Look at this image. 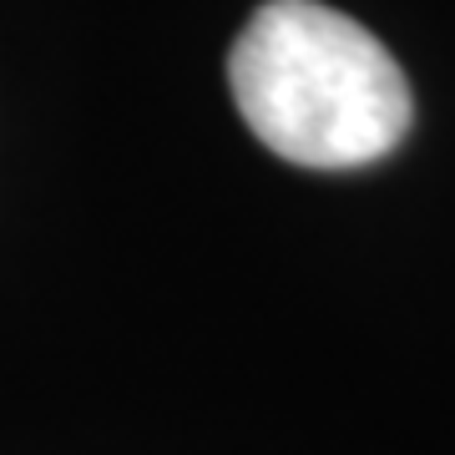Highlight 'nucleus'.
I'll list each match as a JSON object with an SVG mask.
<instances>
[{"label":"nucleus","mask_w":455,"mask_h":455,"mask_svg":"<svg viewBox=\"0 0 455 455\" xmlns=\"http://www.w3.org/2000/svg\"><path fill=\"white\" fill-rule=\"evenodd\" d=\"M248 132L299 167H370L405 142L415 101L400 61L319 0H268L228 56Z\"/></svg>","instance_id":"nucleus-1"}]
</instances>
